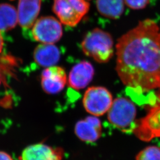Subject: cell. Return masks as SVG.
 Listing matches in <instances>:
<instances>
[{
  "mask_svg": "<svg viewBox=\"0 0 160 160\" xmlns=\"http://www.w3.org/2000/svg\"><path fill=\"white\" fill-rule=\"evenodd\" d=\"M0 84H1V76H0Z\"/></svg>",
  "mask_w": 160,
  "mask_h": 160,
  "instance_id": "cell-20",
  "label": "cell"
},
{
  "mask_svg": "<svg viewBox=\"0 0 160 160\" xmlns=\"http://www.w3.org/2000/svg\"><path fill=\"white\" fill-rule=\"evenodd\" d=\"M41 3L42 0H19L18 20L22 28L29 29L32 28L39 14Z\"/></svg>",
  "mask_w": 160,
  "mask_h": 160,
  "instance_id": "cell-12",
  "label": "cell"
},
{
  "mask_svg": "<svg viewBox=\"0 0 160 160\" xmlns=\"http://www.w3.org/2000/svg\"><path fill=\"white\" fill-rule=\"evenodd\" d=\"M113 102L111 92L103 87L88 88L82 100L86 111L95 116H100L108 112Z\"/></svg>",
  "mask_w": 160,
  "mask_h": 160,
  "instance_id": "cell-6",
  "label": "cell"
},
{
  "mask_svg": "<svg viewBox=\"0 0 160 160\" xmlns=\"http://www.w3.org/2000/svg\"><path fill=\"white\" fill-rule=\"evenodd\" d=\"M32 34L33 39L40 43L53 44L62 36V24L55 17H40L32 26Z\"/></svg>",
  "mask_w": 160,
  "mask_h": 160,
  "instance_id": "cell-7",
  "label": "cell"
},
{
  "mask_svg": "<svg viewBox=\"0 0 160 160\" xmlns=\"http://www.w3.org/2000/svg\"><path fill=\"white\" fill-rule=\"evenodd\" d=\"M67 82L64 69L52 66L45 69L41 75V84L43 90L48 94H55L61 92Z\"/></svg>",
  "mask_w": 160,
  "mask_h": 160,
  "instance_id": "cell-8",
  "label": "cell"
},
{
  "mask_svg": "<svg viewBox=\"0 0 160 160\" xmlns=\"http://www.w3.org/2000/svg\"><path fill=\"white\" fill-rule=\"evenodd\" d=\"M136 160H160V148L148 146L141 150L136 157Z\"/></svg>",
  "mask_w": 160,
  "mask_h": 160,
  "instance_id": "cell-16",
  "label": "cell"
},
{
  "mask_svg": "<svg viewBox=\"0 0 160 160\" xmlns=\"http://www.w3.org/2000/svg\"><path fill=\"white\" fill-rule=\"evenodd\" d=\"M152 0H125L126 6L133 10H142L148 6Z\"/></svg>",
  "mask_w": 160,
  "mask_h": 160,
  "instance_id": "cell-17",
  "label": "cell"
},
{
  "mask_svg": "<svg viewBox=\"0 0 160 160\" xmlns=\"http://www.w3.org/2000/svg\"><path fill=\"white\" fill-rule=\"evenodd\" d=\"M0 160H13L12 157L4 151H0Z\"/></svg>",
  "mask_w": 160,
  "mask_h": 160,
  "instance_id": "cell-18",
  "label": "cell"
},
{
  "mask_svg": "<svg viewBox=\"0 0 160 160\" xmlns=\"http://www.w3.org/2000/svg\"><path fill=\"white\" fill-rule=\"evenodd\" d=\"M90 4L86 0H54L53 11L61 23L74 27L88 12Z\"/></svg>",
  "mask_w": 160,
  "mask_h": 160,
  "instance_id": "cell-4",
  "label": "cell"
},
{
  "mask_svg": "<svg viewBox=\"0 0 160 160\" xmlns=\"http://www.w3.org/2000/svg\"><path fill=\"white\" fill-rule=\"evenodd\" d=\"M63 149L53 148L44 143L29 145L24 149L21 155L22 160H62Z\"/></svg>",
  "mask_w": 160,
  "mask_h": 160,
  "instance_id": "cell-9",
  "label": "cell"
},
{
  "mask_svg": "<svg viewBox=\"0 0 160 160\" xmlns=\"http://www.w3.org/2000/svg\"><path fill=\"white\" fill-rule=\"evenodd\" d=\"M116 49V69L128 88L138 92L160 88V29L154 21H141L120 37Z\"/></svg>",
  "mask_w": 160,
  "mask_h": 160,
  "instance_id": "cell-1",
  "label": "cell"
},
{
  "mask_svg": "<svg viewBox=\"0 0 160 160\" xmlns=\"http://www.w3.org/2000/svg\"><path fill=\"white\" fill-rule=\"evenodd\" d=\"M102 127L100 120L96 116H88L79 120L75 126V133L80 139L88 142L98 140L102 135Z\"/></svg>",
  "mask_w": 160,
  "mask_h": 160,
  "instance_id": "cell-10",
  "label": "cell"
},
{
  "mask_svg": "<svg viewBox=\"0 0 160 160\" xmlns=\"http://www.w3.org/2000/svg\"><path fill=\"white\" fill-rule=\"evenodd\" d=\"M156 103L151 106L147 114L137 120L133 133L141 141L148 142L155 138H160V94Z\"/></svg>",
  "mask_w": 160,
  "mask_h": 160,
  "instance_id": "cell-5",
  "label": "cell"
},
{
  "mask_svg": "<svg viewBox=\"0 0 160 160\" xmlns=\"http://www.w3.org/2000/svg\"><path fill=\"white\" fill-rule=\"evenodd\" d=\"M94 74V69L90 62L84 61L77 63L69 74V86L76 90L82 89L92 81Z\"/></svg>",
  "mask_w": 160,
  "mask_h": 160,
  "instance_id": "cell-11",
  "label": "cell"
},
{
  "mask_svg": "<svg viewBox=\"0 0 160 160\" xmlns=\"http://www.w3.org/2000/svg\"><path fill=\"white\" fill-rule=\"evenodd\" d=\"M3 46H4V39L0 32V53L2 51Z\"/></svg>",
  "mask_w": 160,
  "mask_h": 160,
  "instance_id": "cell-19",
  "label": "cell"
},
{
  "mask_svg": "<svg viewBox=\"0 0 160 160\" xmlns=\"http://www.w3.org/2000/svg\"><path fill=\"white\" fill-rule=\"evenodd\" d=\"M84 54L98 63L109 62L114 54V42L108 32L93 29L86 34L81 43Z\"/></svg>",
  "mask_w": 160,
  "mask_h": 160,
  "instance_id": "cell-2",
  "label": "cell"
},
{
  "mask_svg": "<svg viewBox=\"0 0 160 160\" xmlns=\"http://www.w3.org/2000/svg\"><path fill=\"white\" fill-rule=\"evenodd\" d=\"M33 58L39 65L48 68L55 66L59 62L61 52L53 44L41 43L34 49Z\"/></svg>",
  "mask_w": 160,
  "mask_h": 160,
  "instance_id": "cell-13",
  "label": "cell"
},
{
  "mask_svg": "<svg viewBox=\"0 0 160 160\" xmlns=\"http://www.w3.org/2000/svg\"><path fill=\"white\" fill-rule=\"evenodd\" d=\"M125 0H97V10L103 16L111 19L121 17L125 10Z\"/></svg>",
  "mask_w": 160,
  "mask_h": 160,
  "instance_id": "cell-14",
  "label": "cell"
},
{
  "mask_svg": "<svg viewBox=\"0 0 160 160\" xmlns=\"http://www.w3.org/2000/svg\"><path fill=\"white\" fill-rule=\"evenodd\" d=\"M18 22V13L14 7L9 4H0V32L14 28Z\"/></svg>",
  "mask_w": 160,
  "mask_h": 160,
  "instance_id": "cell-15",
  "label": "cell"
},
{
  "mask_svg": "<svg viewBox=\"0 0 160 160\" xmlns=\"http://www.w3.org/2000/svg\"><path fill=\"white\" fill-rule=\"evenodd\" d=\"M137 109L130 100L119 97L113 100L108 118L113 126L126 133L133 132L137 126Z\"/></svg>",
  "mask_w": 160,
  "mask_h": 160,
  "instance_id": "cell-3",
  "label": "cell"
}]
</instances>
